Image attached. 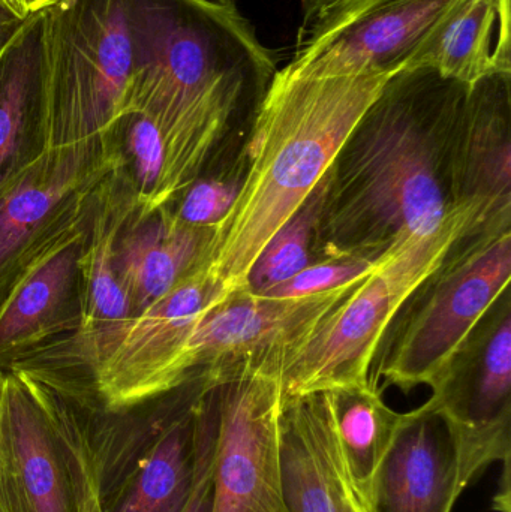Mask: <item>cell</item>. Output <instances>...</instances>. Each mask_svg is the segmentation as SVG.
<instances>
[{"label": "cell", "instance_id": "obj_1", "mask_svg": "<svg viewBox=\"0 0 511 512\" xmlns=\"http://www.w3.org/2000/svg\"><path fill=\"white\" fill-rule=\"evenodd\" d=\"M468 86L428 69L392 75L323 179L314 261L380 259L440 230L450 144Z\"/></svg>", "mask_w": 511, "mask_h": 512}, {"label": "cell", "instance_id": "obj_2", "mask_svg": "<svg viewBox=\"0 0 511 512\" xmlns=\"http://www.w3.org/2000/svg\"><path fill=\"white\" fill-rule=\"evenodd\" d=\"M126 3L134 75L125 113L155 123L168 204L201 176L230 132L251 126L278 60L236 2Z\"/></svg>", "mask_w": 511, "mask_h": 512}, {"label": "cell", "instance_id": "obj_3", "mask_svg": "<svg viewBox=\"0 0 511 512\" xmlns=\"http://www.w3.org/2000/svg\"><path fill=\"white\" fill-rule=\"evenodd\" d=\"M390 77L311 80L278 69L248 129L239 194L204 262L228 291L246 288L258 256L314 194Z\"/></svg>", "mask_w": 511, "mask_h": 512}, {"label": "cell", "instance_id": "obj_4", "mask_svg": "<svg viewBox=\"0 0 511 512\" xmlns=\"http://www.w3.org/2000/svg\"><path fill=\"white\" fill-rule=\"evenodd\" d=\"M24 375L56 421L74 489L90 510L183 511L194 486L198 405L210 384L206 376L138 405L107 411Z\"/></svg>", "mask_w": 511, "mask_h": 512}, {"label": "cell", "instance_id": "obj_5", "mask_svg": "<svg viewBox=\"0 0 511 512\" xmlns=\"http://www.w3.org/2000/svg\"><path fill=\"white\" fill-rule=\"evenodd\" d=\"M479 234L473 212L450 206L440 230L381 256L302 340L263 364L278 373L284 402L371 382L375 358L402 307L459 242Z\"/></svg>", "mask_w": 511, "mask_h": 512}, {"label": "cell", "instance_id": "obj_6", "mask_svg": "<svg viewBox=\"0 0 511 512\" xmlns=\"http://www.w3.org/2000/svg\"><path fill=\"white\" fill-rule=\"evenodd\" d=\"M510 279L511 231L459 242L390 325L371 381L404 393L432 387L509 291Z\"/></svg>", "mask_w": 511, "mask_h": 512}, {"label": "cell", "instance_id": "obj_7", "mask_svg": "<svg viewBox=\"0 0 511 512\" xmlns=\"http://www.w3.org/2000/svg\"><path fill=\"white\" fill-rule=\"evenodd\" d=\"M44 11L50 147L114 141L134 44L126 0H57Z\"/></svg>", "mask_w": 511, "mask_h": 512}, {"label": "cell", "instance_id": "obj_8", "mask_svg": "<svg viewBox=\"0 0 511 512\" xmlns=\"http://www.w3.org/2000/svg\"><path fill=\"white\" fill-rule=\"evenodd\" d=\"M216 435L210 512H288L282 487V385L263 364H237L212 376Z\"/></svg>", "mask_w": 511, "mask_h": 512}, {"label": "cell", "instance_id": "obj_9", "mask_svg": "<svg viewBox=\"0 0 511 512\" xmlns=\"http://www.w3.org/2000/svg\"><path fill=\"white\" fill-rule=\"evenodd\" d=\"M456 450L458 486L464 490L511 454V303L509 291L476 328L461 354L432 385Z\"/></svg>", "mask_w": 511, "mask_h": 512}, {"label": "cell", "instance_id": "obj_10", "mask_svg": "<svg viewBox=\"0 0 511 512\" xmlns=\"http://www.w3.org/2000/svg\"><path fill=\"white\" fill-rule=\"evenodd\" d=\"M453 0H335L300 27L284 66L311 80L401 72Z\"/></svg>", "mask_w": 511, "mask_h": 512}, {"label": "cell", "instance_id": "obj_11", "mask_svg": "<svg viewBox=\"0 0 511 512\" xmlns=\"http://www.w3.org/2000/svg\"><path fill=\"white\" fill-rule=\"evenodd\" d=\"M114 165L113 141L50 147L0 191V294L33 256L86 213Z\"/></svg>", "mask_w": 511, "mask_h": 512}, {"label": "cell", "instance_id": "obj_12", "mask_svg": "<svg viewBox=\"0 0 511 512\" xmlns=\"http://www.w3.org/2000/svg\"><path fill=\"white\" fill-rule=\"evenodd\" d=\"M357 282L297 298L261 297L246 288L231 292L192 331L180 357V378L189 382L237 364L269 363L302 340Z\"/></svg>", "mask_w": 511, "mask_h": 512}, {"label": "cell", "instance_id": "obj_13", "mask_svg": "<svg viewBox=\"0 0 511 512\" xmlns=\"http://www.w3.org/2000/svg\"><path fill=\"white\" fill-rule=\"evenodd\" d=\"M89 209V206H87ZM87 210L48 243L0 294V369L71 336L83 322Z\"/></svg>", "mask_w": 511, "mask_h": 512}, {"label": "cell", "instance_id": "obj_14", "mask_svg": "<svg viewBox=\"0 0 511 512\" xmlns=\"http://www.w3.org/2000/svg\"><path fill=\"white\" fill-rule=\"evenodd\" d=\"M447 177L450 206L473 212L483 234L511 231V74L468 87Z\"/></svg>", "mask_w": 511, "mask_h": 512}, {"label": "cell", "instance_id": "obj_15", "mask_svg": "<svg viewBox=\"0 0 511 512\" xmlns=\"http://www.w3.org/2000/svg\"><path fill=\"white\" fill-rule=\"evenodd\" d=\"M0 489L8 512H78L56 421L29 376L6 372Z\"/></svg>", "mask_w": 511, "mask_h": 512}, {"label": "cell", "instance_id": "obj_16", "mask_svg": "<svg viewBox=\"0 0 511 512\" xmlns=\"http://www.w3.org/2000/svg\"><path fill=\"white\" fill-rule=\"evenodd\" d=\"M462 495L452 436L426 402L401 415L372 486L371 512H452Z\"/></svg>", "mask_w": 511, "mask_h": 512}, {"label": "cell", "instance_id": "obj_17", "mask_svg": "<svg viewBox=\"0 0 511 512\" xmlns=\"http://www.w3.org/2000/svg\"><path fill=\"white\" fill-rule=\"evenodd\" d=\"M50 149L44 11L0 48V191Z\"/></svg>", "mask_w": 511, "mask_h": 512}, {"label": "cell", "instance_id": "obj_18", "mask_svg": "<svg viewBox=\"0 0 511 512\" xmlns=\"http://www.w3.org/2000/svg\"><path fill=\"white\" fill-rule=\"evenodd\" d=\"M215 228L183 224L168 207H132L114 243L117 273L135 318L204 264Z\"/></svg>", "mask_w": 511, "mask_h": 512}, {"label": "cell", "instance_id": "obj_19", "mask_svg": "<svg viewBox=\"0 0 511 512\" xmlns=\"http://www.w3.org/2000/svg\"><path fill=\"white\" fill-rule=\"evenodd\" d=\"M279 456L288 512H336L335 436L326 394L282 402Z\"/></svg>", "mask_w": 511, "mask_h": 512}, {"label": "cell", "instance_id": "obj_20", "mask_svg": "<svg viewBox=\"0 0 511 512\" xmlns=\"http://www.w3.org/2000/svg\"><path fill=\"white\" fill-rule=\"evenodd\" d=\"M501 2L453 0L404 69H428L468 87L504 72L498 59Z\"/></svg>", "mask_w": 511, "mask_h": 512}, {"label": "cell", "instance_id": "obj_21", "mask_svg": "<svg viewBox=\"0 0 511 512\" xmlns=\"http://www.w3.org/2000/svg\"><path fill=\"white\" fill-rule=\"evenodd\" d=\"M323 393L348 483L371 512L372 486L402 414L386 405L380 388L372 381Z\"/></svg>", "mask_w": 511, "mask_h": 512}, {"label": "cell", "instance_id": "obj_22", "mask_svg": "<svg viewBox=\"0 0 511 512\" xmlns=\"http://www.w3.org/2000/svg\"><path fill=\"white\" fill-rule=\"evenodd\" d=\"M323 197V180L299 212L272 237L258 256L246 282L248 291L272 288L314 262L312 242Z\"/></svg>", "mask_w": 511, "mask_h": 512}, {"label": "cell", "instance_id": "obj_23", "mask_svg": "<svg viewBox=\"0 0 511 512\" xmlns=\"http://www.w3.org/2000/svg\"><path fill=\"white\" fill-rule=\"evenodd\" d=\"M240 185L242 173L234 177L200 176L165 207L183 224L215 228L233 206Z\"/></svg>", "mask_w": 511, "mask_h": 512}, {"label": "cell", "instance_id": "obj_24", "mask_svg": "<svg viewBox=\"0 0 511 512\" xmlns=\"http://www.w3.org/2000/svg\"><path fill=\"white\" fill-rule=\"evenodd\" d=\"M380 259L375 261L363 258L320 259L312 262L290 279L257 292V295L267 298H297L332 291L368 276L377 267Z\"/></svg>", "mask_w": 511, "mask_h": 512}, {"label": "cell", "instance_id": "obj_25", "mask_svg": "<svg viewBox=\"0 0 511 512\" xmlns=\"http://www.w3.org/2000/svg\"><path fill=\"white\" fill-rule=\"evenodd\" d=\"M216 435L215 385L204 391L198 405V453L194 486L182 512H210L212 462Z\"/></svg>", "mask_w": 511, "mask_h": 512}, {"label": "cell", "instance_id": "obj_26", "mask_svg": "<svg viewBox=\"0 0 511 512\" xmlns=\"http://www.w3.org/2000/svg\"><path fill=\"white\" fill-rule=\"evenodd\" d=\"M23 18L17 17L14 12L0 5V48L5 47L12 36L23 26Z\"/></svg>", "mask_w": 511, "mask_h": 512}, {"label": "cell", "instance_id": "obj_27", "mask_svg": "<svg viewBox=\"0 0 511 512\" xmlns=\"http://www.w3.org/2000/svg\"><path fill=\"white\" fill-rule=\"evenodd\" d=\"M213 2H236V0H213ZM335 0H300V9H302V26L308 24L321 9L326 8Z\"/></svg>", "mask_w": 511, "mask_h": 512}, {"label": "cell", "instance_id": "obj_28", "mask_svg": "<svg viewBox=\"0 0 511 512\" xmlns=\"http://www.w3.org/2000/svg\"><path fill=\"white\" fill-rule=\"evenodd\" d=\"M0 5L5 6L6 9L14 12L17 17L23 18V20H26L30 15L26 0H0Z\"/></svg>", "mask_w": 511, "mask_h": 512}, {"label": "cell", "instance_id": "obj_29", "mask_svg": "<svg viewBox=\"0 0 511 512\" xmlns=\"http://www.w3.org/2000/svg\"><path fill=\"white\" fill-rule=\"evenodd\" d=\"M54 2H57V0H26V5L30 14H32V12L39 11V9L47 8Z\"/></svg>", "mask_w": 511, "mask_h": 512}, {"label": "cell", "instance_id": "obj_30", "mask_svg": "<svg viewBox=\"0 0 511 512\" xmlns=\"http://www.w3.org/2000/svg\"><path fill=\"white\" fill-rule=\"evenodd\" d=\"M6 372L0 369V411H2L3 394H5Z\"/></svg>", "mask_w": 511, "mask_h": 512}, {"label": "cell", "instance_id": "obj_31", "mask_svg": "<svg viewBox=\"0 0 511 512\" xmlns=\"http://www.w3.org/2000/svg\"><path fill=\"white\" fill-rule=\"evenodd\" d=\"M0 512H8L6 511L5 501H3L2 489H0Z\"/></svg>", "mask_w": 511, "mask_h": 512}]
</instances>
